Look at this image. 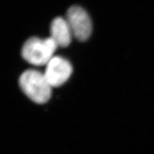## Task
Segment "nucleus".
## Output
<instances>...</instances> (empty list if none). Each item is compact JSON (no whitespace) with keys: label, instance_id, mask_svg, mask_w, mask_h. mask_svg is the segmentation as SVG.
Returning <instances> with one entry per match:
<instances>
[{"label":"nucleus","instance_id":"1","mask_svg":"<svg viewBox=\"0 0 154 154\" xmlns=\"http://www.w3.org/2000/svg\"><path fill=\"white\" fill-rule=\"evenodd\" d=\"M19 84L24 93L35 103H46L51 97L52 87L45 74L37 70L28 69L23 72Z\"/></svg>","mask_w":154,"mask_h":154},{"label":"nucleus","instance_id":"2","mask_svg":"<svg viewBox=\"0 0 154 154\" xmlns=\"http://www.w3.org/2000/svg\"><path fill=\"white\" fill-rule=\"evenodd\" d=\"M58 46L51 37H32L24 44L21 55L23 59L34 66H44L52 59Z\"/></svg>","mask_w":154,"mask_h":154},{"label":"nucleus","instance_id":"3","mask_svg":"<svg viewBox=\"0 0 154 154\" xmlns=\"http://www.w3.org/2000/svg\"><path fill=\"white\" fill-rule=\"evenodd\" d=\"M66 19L76 38L80 41L88 39L92 32V22L83 8L79 6L70 7L67 12Z\"/></svg>","mask_w":154,"mask_h":154},{"label":"nucleus","instance_id":"4","mask_svg":"<svg viewBox=\"0 0 154 154\" xmlns=\"http://www.w3.org/2000/svg\"><path fill=\"white\" fill-rule=\"evenodd\" d=\"M73 67L70 62L59 56L54 57L46 64L45 76L52 88L64 84L71 76Z\"/></svg>","mask_w":154,"mask_h":154},{"label":"nucleus","instance_id":"5","mask_svg":"<svg viewBox=\"0 0 154 154\" xmlns=\"http://www.w3.org/2000/svg\"><path fill=\"white\" fill-rule=\"evenodd\" d=\"M51 38L58 46L67 47L71 43L72 32L66 19L59 17L54 19L50 26Z\"/></svg>","mask_w":154,"mask_h":154}]
</instances>
